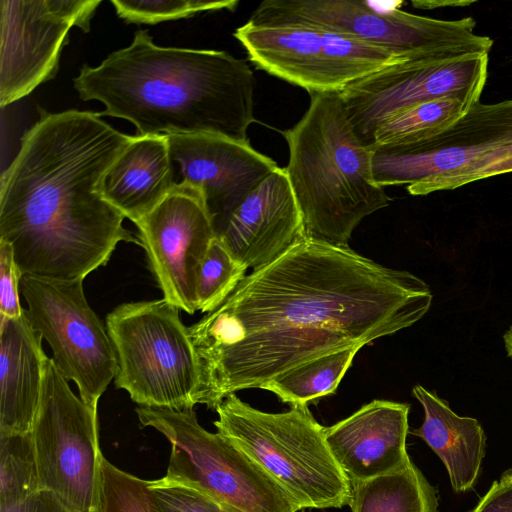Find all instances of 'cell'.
<instances>
[{
    "label": "cell",
    "instance_id": "obj_1",
    "mask_svg": "<svg viewBox=\"0 0 512 512\" xmlns=\"http://www.w3.org/2000/svg\"><path fill=\"white\" fill-rule=\"evenodd\" d=\"M432 299L429 285L411 272L306 238L253 270L188 327L196 403L216 410L229 395L261 388L313 359L395 334L422 319Z\"/></svg>",
    "mask_w": 512,
    "mask_h": 512
},
{
    "label": "cell",
    "instance_id": "obj_2",
    "mask_svg": "<svg viewBox=\"0 0 512 512\" xmlns=\"http://www.w3.org/2000/svg\"><path fill=\"white\" fill-rule=\"evenodd\" d=\"M99 113L43 111L1 175L0 240L23 275L83 280L118 243L141 246L102 195L109 168L130 143Z\"/></svg>",
    "mask_w": 512,
    "mask_h": 512
},
{
    "label": "cell",
    "instance_id": "obj_3",
    "mask_svg": "<svg viewBox=\"0 0 512 512\" xmlns=\"http://www.w3.org/2000/svg\"><path fill=\"white\" fill-rule=\"evenodd\" d=\"M101 116L131 122L137 135L216 134L245 141L255 122V77L245 60L211 49L158 46L147 30L73 79Z\"/></svg>",
    "mask_w": 512,
    "mask_h": 512
},
{
    "label": "cell",
    "instance_id": "obj_4",
    "mask_svg": "<svg viewBox=\"0 0 512 512\" xmlns=\"http://www.w3.org/2000/svg\"><path fill=\"white\" fill-rule=\"evenodd\" d=\"M283 136L307 237L348 246L359 223L391 199L374 181L372 150L357 137L339 94H310L307 111Z\"/></svg>",
    "mask_w": 512,
    "mask_h": 512
},
{
    "label": "cell",
    "instance_id": "obj_5",
    "mask_svg": "<svg viewBox=\"0 0 512 512\" xmlns=\"http://www.w3.org/2000/svg\"><path fill=\"white\" fill-rule=\"evenodd\" d=\"M217 432L263 468L302 510L349 505L352 485L308 404L286 412L253 408L236 394L217 407Z\"/></svg>",
    "mask_w": 512,
    "mask_h": 512
},
{
    "label": "cell",
    "instance_id": "obj_6",
    "mask_svg": "<svg viewBox=\"0 0 512 512\" xmlns=\"http://www.w3.org/2000/svg\"><path fill=\"white\" fill-rule=\"evenodd\" d=\"M117 360L115 386L139 406L193 409L199 386L192 343L166 299L118 305L106 317Z\"/></svg>",
    "mask_w": 512,
    "mask_h": 512
},
{
    "label": "cell",
    "instance_id": "obj_7",
    "mask_svg": "<svg viewBox=\"0 0 512 512\" xmlns=\"http://www.w3.org/2000/svg\"><path fill=\"white\" fill-rule=\"evenodd\" d=\"M363 0H266L252 13L256 24L304 22L376 46L400 58L489 54L493 41L474 33L472 17L439 20Z\"/></svg>",
    "mask_w": 512,
    "mask_h": 512
},
{
    "label": "cell",
    "instance_id": "obj_8",
    "mask_svg": "<svg viewBox=\"0 0 512 512\" xmlns=\"http://www.w3.org/2000/svg\"><path fill=\"white\" fill-rule=\"evenodd\" d=\"M139 422L152 427L171 443L165 478L242 512L301 510L256 462L220 433L199 423L193 409L138 406Z\"/></svg>",
    "mask_w": 512,
    "mask_h": 512
},
{
    "label": "cell",
    "instance_id": "obj_9",
    "mask_svg": "<svg viewBox=\"0 0 512 512\" xmlns=\"http://www.w3.org/2000/svg\"><path fill=\"white\" fill-rule=\"evenodd\" d=\"M371 150L373 178L379 186L407 184L414 196L446 190L454 180L512 154V99L479 101L431 138Z\"/></svg>",
    "mask_w": 512,
    "mask_h": 512
},
{
    "label": "cell",
    "instance_id": "obj_10",
    "mask_svg": "<svg viewBox=\"0 0 512 512\" xmlns=\"http://www.w3.org/2000/svg\"><path fill=\"white\" fill-rule=\"evenodd\" d=\"M234 37L253 65L309 94L339 93L351 83L406 60L353 37L304 22H247Z\"/></svg>",
    "mask_w": 512,
    "mask_h": 512
},
{
    "label": "cell",
    "instance_id": "obj_11",
    "mask_svg": "<svg viewBox=\"0 0 512 512\" xmlns=\"http://www.w3.org/2000/svg\"><path fill=\"white\" fill-rule=\"evenodd\" d=\"M42 490L79 512H101L97 408L76 396L47 357L31 429Z\"/></svg>",
    "mask_w": 512,
    "mask_h": 512
},
{
    "label": "cell",
    "instance_id": "obj_12",
    "mask_svg": "<svg viewBox=\"0 0 512 512\" xmlns=\"http://www.w3.org/2000/svg\"><path fill=\"white\" fill-rule=\"evenodd\" d=\"M20 292L27 318L50 345L56 367L76 384L80 398L97 408L116 376L117 360L106 327L86 300L83 280L23 275Z\"/></svg>",
    "mask_w": 512,
    "mask_h": 512
},
{
    "label": "cell",
    "instance_id": "obj_13",
    "mask_svg": "<svg viewBox=\"0 0 512 512\" xmlns=\"http://www.w3.org/2000/svg\"><path fill=\"white\" fill-rule=\"evenodd\" d=\"M489 54L426 56L402 60L365 76L339 92L350 123L370 147L375 130L390 116L441 98L469 108L479 102Z\"/></svg>",
    "mask_w": 512,
    "mask_h": 512
},
{
    "label": "cell",
    "instance_id": "obj_14",
    "mask_svg": "<svg viewBox=\"0 0 512 512\" xmlns=\"http://www.w3.org/2000/svg\"><path fill=\"white\" fill-rule=\"evenodd\" d=\"M101 0H0V106L55 77L69 31H90Z\"/></svg>",
    "mask_w": 512,
    "mask_h": 512
},
{
    "label": "cell",
    "instance_id": "obj_15",
    "mask_svg": "<svg viewBox=\"0 0 512 512\" xmlns=\"http://www.w3.org/2000/svg\"><path fill=\"white\" fill-rule=\"evenodd\" d=\"M136 226L163 298L194 314L198 269L216 238L200 193L187 186L173 187Z\"/></svg>",
    "mask_w": 512,
    "mask_h": 512
},
{
    "label": "cell",
    "instance_id": "obj_16",
    "mask_svg": "<svg viewBox=\"0 0 512 512\" xmlns=\"http://www.w3.org/2000/svg\"><path fill=\"white\" fill-rule=\"evenodd\" d=\"M173 187L196 189L216 237L233 212L279 166L249 140L216 134L167 135Z\"/></svg>",
    "mask_w": 512,
    "mask_h": 512
},
{
    "label": "cell",
    "instance_id": "obj_17",
    "mask_svg": "<svg viewBox=\"0 0 512 512\" xmlns=\"http://www.w3.org/2000/svg\"><path fill=\"white\" fill-rule=\"evenodd\" d=\"M216 238L253 270L308 238L285 168L278 167L248 195Z\"/></svg>",
    "mask_w": 512,
    "mask_h": 512
},
{
    "label": "cell",
    "instance_id": "obj_18",
    "mask_svg": "<svg viewBox=\"0 0 512 512\" xmlns=\"http://www.w3.org/2000/svg\"><path fill=\"white\" fill-rule=\"evenodd\" d=\"M410 406L373 400L347 418L325 427V439L351 483L391 473L407 466Z\"/></svg>",
    "mask_w": 512,
    "mask_h": 512
},
{
    "label": "cell",
    "instance_id": "obj_19",
    "mask_svg": "<svg viewBox=\"0 0 512 512\" xmlns=\"http://www.w3.org/2000/svg\"><path fill=\"white\" fill-rule=\"evenodd\" d=\"M42 339L25 309L18 318H0V436L31 432L48 357Z\"/></svg>",
    "mask_w": 512,
    "mask_h": 512
},
{
    "label": "cell",
    "instance_id": "obj_20",
    "mask_svg": "<svg viewBox=\"0 0 512 512\" xmlns=\"http://www.w3.org/2000/svg\"><path fill=\"white\" fill-rule=\"evenodd\" d=\"M172 188L167 135H135L106 173L101 192L136 225Z\"/></svg>",
    "mask_w": 512,
    "mask_h": 512
},
{
    "label": "cell",
    "instance_id": "obj_21",
    "mask_svg": "<svg viewBox=\"0 0 512 512\" xmlns=\"http://www.w3.org/2000/svg\"><path fill=\"white\" fill-rule=\"evenodd\" d=\"M424 410L422 425L411 433L423 439L446 467L453 489H471L480 472L486 448L481 424L452 411L447 402L421 385L412 389Z\"/></svg>",
    "mask_w": 512,
    "mask_h": 512
},
{
    "label": "cell",
    "instance_id": "obj_22",
    "mask_svg": "<svg viewBox=\"0 0 512 512\" xmlns=\"http://www.w3.org/2000/svg\"><path fill=\"white\" fill-rule=\"evenodd\" d=\"M352 512H437L438 493L411 461L404 468L351 483Z\"/></svg>",
    "mask_w": 512,
    "mask_h": 512
},
{
    "label": "cell",
    "instance_id": "obj_23",
    "mask_svg": "<svg viewBox=\"0 0 512 512\" xmlns=\"http://www.w3.org/2000/svg\"><path fill=\"white\" fill-rule=\"evenodd\" d=\"M360 349L350 347L318 357L265 383L260 389L274 393L291 406L308 404L335 393Z\"/></svg>",
    "mask_w": 512,
    "mask_h": 512
},
{
    "label": "cell",
    "instance_id": "obj_24",
    "mask_svg": "<svg viewBox=\"0 0 512 512\" xmlns=\"http://www.w3.org/2000/svg\"><path fill=\"white\" fill-rule=\"evenodd\" d=\"M469 109L455 98H441L390 116L374 132L370 148L397 147L431 138L458 121Z\"/></svg>",
    "mask_w": 512,
    "mask_h": 512
},
{
    "label": "cell",
    "instance_id": "obj_25",
    "mask_svg": "<svg viewBox=\"0 0 512 512\" xmlns=\"http://www.w3.org/2000/svg\"><path fill=\"white\" fill-rule=\"evenodd\" d=\"M42 490L31 432L0 436V508Z\"/></svg>",
    "mask_w": 512,
    "mask_h": 512
},
{
    "label": "cell",
    "instance_id": "obj_26",
    "mask_svg": "<svg viewBox=\"0 0 512 512\" xmlns=\"http://www.w3.org/2000/svg\"><path fill=\"white\" fill-rule=\"evenodd\" d=\"M247 269L215 238L198 269L197 309L209 313L219 307L245 279Z\"/></svg>",
    "mask_w": 512,
    "mask_h": 512
},
{
    "label": "cell",
    "instance_id": "obj_27",
    "mask_svg": "<svg viewBox=\"0 0 512 512\" xmlns=\"http://www.w3.org/2000/svg\"><path fill=\"white\" fill-rule=\"evenodd\" d=\"M101 512H160L149 481L101 462Z\"/></svg>",
    "mask_w": 512,
    "mask_h": 512
},
{
    "label": "cell",
    "instance_id": "obj_28",
    "mask_svg": "<svg viewBox=\"0 0 512 512\" xmlns=\"http://www.w3.org/2000/svg\"><path fill=\"white\" fill-rule=\"evenodd\" d=\"M116 14L126 23L155 25L160 22L189 18L221 9L234 10L238 1L200 0H111Z\"/></svg>",
    "mask_w": 512,
    "mask_h": 512
},
{
    "label": "cell",
    "instance_id": "obj_29",
    "mask_svg": "<svg viewBox=\"0 0 512 512\" xmlns=\"http://www.w3.org/2000/svg\"><path fill=\"white\" fill-rule=\"evenodd\" d=\"M151 492L160 512H217L219 504L189 486L165 477L149 480Z\"/></svg>",
    "mask_w": 512,
    "mask_h": 512
},
{
    "label": "cell",
    "instance_id": "obj_30",
    "mask_svg": "<svg viewBox=\"0 0 512 512\" xmlns=\"http://www.w3.org/2000/svg\"><path fill=\"white\" fill-rule=\"evenodd\" d=\"M22 276L12 246L0 240V318L11 319L22 315L24 309L19 301Z\"/></svg>",
    "mask_w": 512,
    "mask_h": 512
},
{
    "label": "cell",
    "instance_id": "obj_31",
    "mask_svg": "<svg viewBox=\"0 0 512 512\" xmlns=\"http://www.w3.org/2000/svg\"><path fill=\"white\" fill-rule=\"evenodd\" d=\"M472 512H512V470L492 484Z\"/></svg>",
    "mask_w": 512,
    "mask_h": 512
},
{
    "label": "cell",
    "instance_id": "obj_32",
    "mask_svg": "<svg viewBox=\"0 0 512 512\" xmlns=\"http://www.w3.org/2000/svg\"><path fill=\"white\" fill-rule=\"evenodd\" d=\"M0 512H79L60 500L47 490H40L24 501L8 507L0 508Z\"/></svg>",
    "mask_w": 512,
    "mask_h": 512
},
{
    "label": "cell",
    "instance_id": "obj_33",
    "mask_svg": "<svg viewBox=\"0 0 512 512\" xmlns=\"http://www.w3.org/2000/svg\"><path fill=\"white\" fill-rule=\"evenodd\" d=\"M510 172H512V154L502 157L483 168L475 170L463 177L454 180L447 186L446 190H452L477 180Z\"/></svg>",
    "mask_w": 512,
    "mask_h": 512
},
{
    "label": "cell",
    "instance_id": "obj_34",
    "mask_svg": "<svg viewBox=\"0 0 512 512\" xmlns=\"http://www.w3.org/2000/svg\"><path fill=\"white\" fill-rule=\"evenodd\" d=\"M475 1H468V0H432V1H413L412 5L417 8L421 9H435V8H446V7H465L472 5Z\"/></svg>",
    "mask_w": 512,
    "mask_h": 512
},
{
    "label": "cell",
    "instance_id": "obj_35",
    "mask_svg": "<svg viewBox=\"0 0 512 512\" xmlns=\"http://www.w3.org/2000/svg\"><path fill=\"white\" fill-rule=\"evenodd\" d=\"M504 347L509 358L512 359V325L503 335Z\"/></svg>",
    "mask_w": 512,
    "mask_h": 512
},
{
    "label": "cell",
    "instance_id": "obj_36",
    "mask_svg": "<svg viewBox=\"0 0 512 512\" xmlns=\"http://www.w3.org/2000/svg\"><path fill=\"white\" fill-rule=\"evenodd\" d=\"M218 504H219V506H218L217 512H242V511H239L229 505L220 504V503H218Z\"/></svg>",
    "mask_w": 512,
    "mask_h": 512
}]
</instances>
